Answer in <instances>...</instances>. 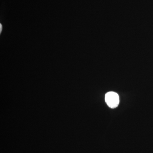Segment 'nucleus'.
Returning a JSON list of instances; mask_svg holds the SVG:
<instances>
[{"label": "nucleus", "instance_id": "1", "mask_svg": "<svg viewBox=\"0 0 153 153\" xmlns=\"http://www.w3.org/2000/svg\"><path fill=\"white\" fill-rule=\"evenodd\" d=\"M105 101L109 107L115 108L118 106L119 103V97L117 93L110 91L105 94Z\"/></svg>", "mask_w": 153, "mask_h": 153}, {"label": "nucleus", "instance_id": "2", "mask_svg": "<svg viewBox=\"0 0 153 153\" xmlns=\"http://www.w3.org/2000/svg\"><path fill=\"white\" fill-rule=\"evenodd\" d=\"M0 28H1V30H0V31H1V32L2 30V26L1 25H0Z\"/></svg>", "mask_w": 153, "mask_h": 153}]
</instances>
